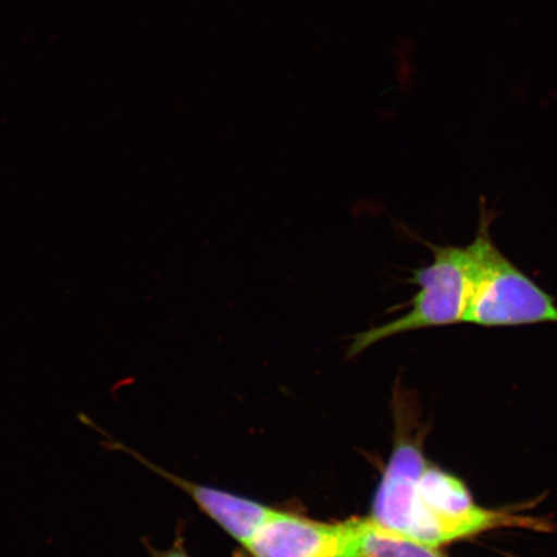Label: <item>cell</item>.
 Listing matches in <instances>:
<instances>
[{
  "instance_id": "6da1fadb",
  "label": "cell",
  "mask_w": 557,
  "mask_h": 557,
  "mask_svg": "<svg viewBox=\"0 0 557 557\" xmlns=\"http://www.w3.org/2000/svg\"><path fill=\"white\" fill-rule=\"evenodd\" d=\"M400 428L374 494L377 524L438 548L498 529L548 531L545 520L479 505L461 479L429 461L421 435Z\"/></svg>"
},
{
  "instance_id": "7a4b0ae2",
  "label": "cell",
  "mask_w": 557,
  "mask_h": 557,
  "mask_svg": "<svg viewBox=\"0 0 557 557\" xmlns=\"http://www.w3.org/2000/svg\"><path fill=\"white\" fill-rule=\"evenodd\" d=\"M482 208L476 238L465 248L468 301L462 323L482 326L557 324L555 298L500 252Z\"/></svg>"
},
{
  "instance_id": "3957f363",
  "label": "cell",
  "mask_w": 557,
  "mask_h": 557,
  "mask_svg": "<svg viewBox=\"0 0 557 557\" xmlns=\"http://www.w3.org/2000/svg\"><path fill=\"white\" fill-rule=\"evenodd\" d=\"M426 244L434 261L414 270L409 278L420 287L409 301L412 309L393 322L354 334L348 358L398 334L462 323L469 288L465 248Z\"/></svg>"
},
{
  "instance_id": "277c9868",
  "label": "cell",
  "mask_w": 557,
  "mask_h": 557,
  "mask_svg": "<svg viewBox=\"0 0 557 557\" xmlns=\"http://www.w3.org/2000/svg\"><path fill=\"white\" fill-rule=\"evenodd\" d=\"M244 548L252 557H360L358 519L333 524L276 510Z\"/></svg>"
},
{
  "instance_id": "5b68a950",
  "label": "cell",
  "mask_w": 557,
  "mask_h": 557,
  "mask_svg": "<svg viewBox=\"0 0 557 557\" xmlns=\"http://www.w3.org/2000/svg\"><path fill=\"white\" fill-rule=\"evenodd\" d=\"M79 418L83 423L99 431L103 436L102 445L104 448L127 453V455L146 466V468L154 471L159 476L169 480V482L180 487L181 491L189 494L200 510L207 513V517L218 522L243 547L248 545L263 522L276 511L267 505L256 503V500L235 496V494L214 490V487L193 483L189 480L173 475V473L160 469L159 466L144 458L139 453L132 450L127 445L115 441L108 433H103L86 414H81Z\"/></svg>"
},
{
  "instance_id": "8992f818",
  "label": "cell",
  "mask_w": 557,
  "mask_h": 557,
  "mask_svg": "<svg viewBox=\"0 0 557 557\" xmlns=\"http://www.w3.org/2000/svg\"><path fill=\"white\" fill-rule=\"evenodd\" d=\"M360 557H448L442 548L392 531L371 518L358 519Z\"/></svg>"
},
{
  "instance_id": "52a82bcc",
  "label": "cell",
  "mask_w": 557,
  "mask_h": 557,
  "mask_svg": "<svg viewBox=\"0 0 557 557\" xmlns=\"http://www.w3.org/2000/svg\"><path fill=\"white\" fill-rule=\"evenodd\" d=\"M146 547L149 548L152 557H189L178 541L174 543L170 549H165V552H158V549L152 548L149 543H146Z\"/></svg>"
}]
</instances>
